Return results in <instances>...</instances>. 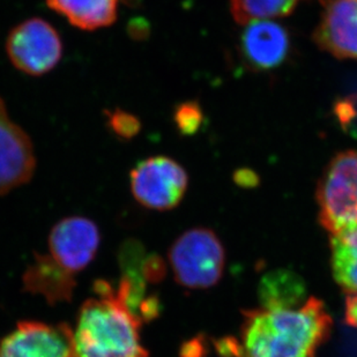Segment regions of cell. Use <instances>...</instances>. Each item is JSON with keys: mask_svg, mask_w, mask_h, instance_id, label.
<instances>
[{"mask_svg": "<svg viewBox=\"0 0 357 357\" xmlns=\"http://www.w3.org/2000/svg\"><path fill=\"white\" fill-rule=\"evenodd\" d=\"M244 357H316L332 332L326 305L310 297L296 310H244Z\"/></svg>", "mask_w": 357, "mask_h": 357, "instance_id": "cell-1", "label": "cell"}, {"mask_svg": "<svg viewBox=\"0 0 357 357\" xmlns=\"http://www.w3.org/2000/svg\"><path fill=\"white\" fill-rule=\"evenodd\" d=\"M98 297L88 298L78 312L75 357H149L140 342L142 321L116 296L110 283H94Z\"/></svg>", "mask_w": 357, "mask_h": 357, "instance_id": "cell-2", "label": "cell"}, {"mask_svg": "<svg viewBox=\"0 0 357 357\" xmlns=\"http://www.w3.org/2000/svg\"><path fill=\"white\" fill-rule=\"evenodd\" d=\"M168 259L176 282L191 289H207L222 278L226 252L213 230L193 228L172 243Z\"/></svg>", "mask_w": 357, "mask_h": 357, "instance_id": "cell-3", "label": "cell"}, {"mask_svg": "<svg viewBox=\"0 0 357 357\" xmlns=\"http://www.w3.org/2000/svg\"><path fill=\"white\" fill-rule=\"evenodd\" d=\"M320 225L331 235L357 229V152L334 156L318 182Z\"/></svg>", "mask_w": 357, "mask_h": 357, "instance_id": "cell-4", "label": "cell"}, {"mask_svg": "<svg viewBox=\"0 0 357 357\" xmlns=\"http://www.w3.org/2000/svg\"><path fill=\"white\" fill-rule=\"evenodd\" d=\"M130 183L132 195L140 205L163 212L181 204L189 178L178 162L167 156H153L135 165Z\"/></svg>", "mask_w": 357, "mask_h": 357, "instance_id": "cell-5", "label": "cell"}, {"mask_svg": "<svg viewBox=\"0 0 357 357\" xmlns=\"http://www.w3.org/2000/svg\"><path fill=\"white\" fill-rule=\"evenodd\" d=\"M12 64L26 75H45L61 61L63 43L58 31L47 21L33 17L19 24L7 38Z\"/></svg>", "mask_w": 357, "mask_h": 357, "instance_id": "cell-6", "label": "cell"}, {"mask_svg": "<svg viewBox=\"0 0 357 357\" xmlns=\"http://www.w3.org/2000/svg\"><path fill=\"white\" fill-rule=\"evenodd\" d=\"M0 357H75V333L66 323L19 321L0 341Z\"/></svg>", "mask_w": 357, "mask_h": 357, "instance_id": "cell-7", "label": "cell"}, {"mask_svg": "<svg viewBox=\"0 0 357 357\" xmlns=\"http://www.w3.org/2000/svg\"><path fill=\"white\" fill-rule=\"evenodd\" d=\"M101 243L96 223L84 216H70L54 225L49 235L50 256L75 274L94 260Z\"/></svg>", "mask_w": 357, "mask_h": 357, "instance_id": "cell-8", "label": "cell"}, {"mask_svg": "<svg viewBox=\"0 0 357 357\" xmlns=\"http://www.w3.org/2000/svg\"><path fill=\"white\" fill-rule=\"evenodd\" d=\"M35 167L36 159L31 139L12 121L0 98V196L29 182Z\"/></svg>", "mask_w": 357, "mask_h": 357, "instance_id": "cell-9", "label": "cell"}, {"mask_svg": "<svg viewBox=\"0 0 357 357\" xmlns=\"http://www.w3.org/2000/svg\"><path fill=\"white\" fill-rule=\"evenodd\" d=\"M314 43L339 59L357 61V0H321Z\"/></svg>", "mask_w": 357, "mask_h": 357, "instance_id": "cell-10", "label": "cell"}, {"mask_svg": "<svg viewBox=\"0 0 357 357\" xmlns=\"http://www.w3.org/2000/svg\"><path fill=\"white\" fill-rule=\"evenodd\" d=\"M239 50L250 68L271 71L286 61L290 38L286 28L274 21H253L241 35Z\"/></svg>", "mask_w": 357, "mask_h": 357, "instance_id": "cell-11", "label": "cell"}, {"mask_svg": "<svg viewBox=\"0 0 357 357\" xmlns=\"http://www.w3.org/2000/svg\"><path fill=\"white\" fill-rule=\"evenodd\" d=\"M22 283L27 293L40 295L51 305L71 302L77 288L75 274L65 270L50 255L42 253H35L33 263L24 271Z\"/></svg>", "mask_w": 357, "mask_h": 357, "instance_id": "cell-12", "label": "cell"}, {"mask_svg": "<svg viewBox=\"0 0 357 357\" xmlns=\"http://www.w3.org/2000/svg\"><path fill=\"white\" fill-rule=\"evenodd\" d=\"M307 283L290 268H278L265 274L258 283V298L265 310H293L303 305Z\"/></svg>", "mask_w": 357, "mask_h": 357, "instance_id": "cell-13", "label": "cell"}, {"mask_svg": "<svg viewBox=\"0 0 357 357\" xmlns=\"http://www.w3.org/2000/svg\"><path fill=\"white\" fill-rule=\"evenodd\" d=\"M47 6L84 31L108 27L117 17L119 0H47Z\"/></svg>", "mask_w": 357, "mask_h": 357, "instance_id": "cell-14", "label": "cell"}, {"mask_svg": "<svg viewBox=\"0 0 357 357\" xmlns=\"http://www.w3.org/2000/svg\"><path fill=\"white\" fill-rule=\"evenodd\" d=\"M330 245L335 282L346 293H357V229L331 235Z\"/></svg>", "mask_w": 357, "mask_h": 357, "instance_id": "cell-15", "label": "cell"}, {"mask_svg": "<svg viewBox=\"0 0 357 357\" xmlns=\"http://www.w3.org/2000/svg\"><path fill=\"white\" fill-rule=\"evenodd\" d=\"M303 0H230V12L238 24L288 17Z\"/></svg>", "mask_w": 357, "mask_h": 357, "instance_id": "cell-16", "label": "cell"}, {"mask_svg": "<svg viewBox=\"0 0 357 357\" xmlns=\"http://www.w3.org/2000/svg\"><path fill=\"white\" fill-rule=\"evenodd\" d=\"M202 110L195 101L183 102L176 108L175 124L183 135H192L202 128Z\"/></svg>", "mask_w": 357, "mask_h": 357, "instance_id": "cell-17", "label": "cell"}, {"mask_svg": "<svg viewBox=\"0 0 357 357\" xmlns=\"http://www.w3.org/2000/svg\"><path fill=\"white\" fill-rule=\"evenodd\" d=\"M108 121L112 131L119 138L126 139V140L137 137L142 128L138 117L119 109L115 112H109Z\"/></svg>", "mask_w": 357, "mask_h": 357, "instance_id": "cell-18", "label": "cell"}, {"mask_svg": "<svg viewBox=\"0 0 357 357\" xmlns=\"http://www.w3.org/2000/svg\"><path fill=\"white\" fill-rule=\"evenodd\" d=\"M142 277L147 283H159L167 274V265L159 255L146 256L142 267Z\"/></svg>", "mask_w": 357, "mask_h": 357, "instance_id": "cell-19", "label": "cell"}, {"mask_svg": "<svg viewBox=\"0 0 357 357\" xmlns=\"http://www.w3.org/2000/svg\"><path fill=\"white\" fill-rule=\"evenodd\" d=\"M213 348L220 357H244V347L242 341L236 337L226 335V337L214 339L212 341Z\"/></svg>", "mask_w": 357, "mask_h": 357, "instance_id": "cell-20", "label": "cell"}, {"mask_svg": "<svg viewBox=\"0 0 357 357\" xmlns=\"http://www.w3.org/2000/svg\"><path fill=\"white\" fill-rule=\"evenodd\" d=\"M208 351V339L205 334L200 333L183 342L179 348V357H207Z\"/></svg>", "mask_w": 357, "mask_h": 357, "instance_id": "cell-21", "label": "cell"}, {"mask_svg": "<svg viewBox=\"0 0 357 357\" xmlns=\"http://www.w3.org/2000/svg\"><path fill=\"white\" fill-rule=\"evenodd\" d=\"M344 323L357 328V293H347L344 298Z\"/></svg>", "mask_w": 357, "mask_h": 357, "instance_id": "cell-22", "label": "cell"}, {"mask_svg": "<svg viewBox=\"0 0 357 357\" xmlns=\"http://www.w3.org/2000/svg\"><path fill=\"white\" fill-rule=\"evenodd\" d=\"M235 181L238 185L244 186V188H252L258 184V177L256 174H253L249 170H241L235 176Z\"/></svg>", "mask_w": 357, "mask_h": 357, "instance_id": "cell-23", "label": "cell"}]
</instances>
